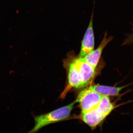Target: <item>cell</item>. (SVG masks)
<instances>
[{"mask_svg":"<svg viewBox=\"0 0 133 133\" xmlns=\"http://www.w3.org/2000/svg\"><path fill=\"white\" fill-rule=\"evenodd\" d=\"M107 32H105L103 39L98 48L84 57L86 62L95 69L99 62L104 49L113 39L112 36L107 37Z\"/></svg>","mask_w":133,"mask_h":133,"instance_id":"52a82bcc","label":"cell"},{"mask_svg":"<svg viewBox=\"0 0 133 133\" xmlns=\"http://www.w3.org/2000/svg\"><path fill=\"white\" fill-rule=\"evenodd\" d=\"M76 103L75 101L70 104L48 113L34 116L35 126L28 132H37L45 126L69 118Z\"/></svg>","mask_w":133,"mask_h":133,"instance_id":"6da1fadb","label":"cell"},{"mask_svg":"<svg viewBox=\"0 0 133 133\" xmlns=\"http://www.w3.org/2000/svg\"><path fill=\"white\" fill-rule=\"evenodd\" d=\"M79 75L82 88L92 83L96 74V69L86 62L84 57L79 56Z\"/></svg>","mask_w":133,"mask_h":133,"instance_id":"5b68a950","label":"cell"},{"mask_svg":"<svg viewBox=\"0 0 133 133\" xmlns=\"http://www.w3.org/2000/svg\"><path fill=\"white\" fill-rule=\"evenodd\" d=\"M102 97L88 87L79 93L75 101L79 103L82 112H85L97 107Z\"/></svg>","mask_w":133,"mask_h":133,"instance_id":"3957f363","label":"cell"},{"mask_svg":"<svg viewBox=\"0 0 133 133\" xmlns=\"http://www.w3.org/2000/svg\"><path fill=\"white\" fill-rule=\"evenodd\" d=\"M133 43V34L129 36V37L127 38L125 42V44H129Z\"/></svg>","mask_w":133,"mask_h":133,"instance_id":"30bf717a","label":"cell"},{"mask_svg":"<svg viewBox=\"0 0 133 133\" xmlns=\"http://www.w3.org/2000/svg\"><path fill=\"white\" fill-rule=\"evenodd\" d=\"M133 84V83H132L126 85L119 87L96 84L91 86L89 87L91 90L102 96H116L119 95L120 91L124 88Z\"/></svg>","mask_w":133,"mask_h":133,"instance_id":"ba28073f","label":"cell"},{"mask_svg":"<svg viewBox=\"0 0 133 133\" xmlns=\"http://www.w3.org/2000/svg\"><path fill=\"white\" fill-rule=\"evenodd\" d=\"M107 116L103 114L97 107L85 112H81V119L91 128H95Z\"/></svg>","mask_w":133,"mask_h":133,"instance_id":"8992f818","label":"cell"},{"mask_svg":"<svg viewBox=\"0 0 133 133\" xmlns=\"http://www.w3.org/2000/svg\"><path fill=\"white\" fill-rule=\"evenodd\" d=\"M94 11L91 16L90 23L81 42V47L79 56L84 57L94 50L95 37L93 27Z\"/></svg>","mask_w":133,"mask_h":133,"instance_id":"277c9868","label":"cell"},{"mask_svg":"<svg viewBox=\"0 0 133 133\" xmlns=\"http://www.w3.org/2000/svg\"><path fill=\"white\" fill-rule=\"evenodd\" d=\"M97 108L107 117L115 108L108 96H102V99L97 106Z\"/></svg>","mask_w":133,"mask_h":133,"instance_id":"9c48e42d","label":"cell"},{"mask_svg":"<svg viewBox=\"0 0 133 133\" xmlns=\"http://www.w3.org/2000/svg\"><path fill=\"white\" fill-rule=\"evenodd\" d=\"M68 66V84L61 94L60 97L63 98L72 88H81L79 75V56H76L72 52L68 54L67 59L65 60Z\"/></svg>","mask_w":133,"mask_h":133,"instance_id":"7a4b0ae2","label":"cell"}]
</instances>
